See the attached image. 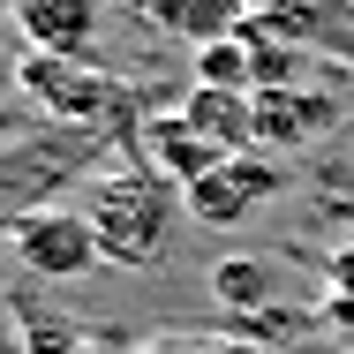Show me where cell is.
I'll list each match as a JSON object with an SVG mask.
<instances>
[{"instance_id":"8","label":"cell","mask_w":354,"mask_h":354,"mask_svg":"<svg viewBox=\"0 0 354 354\" xmlns=\"http://www.w3.org/2000/svg\"><path fill=\"white\" fill-rule=\"evenodd\" d=\"M30 53H91L106 30V0H15L8 15Z\"/></svg>"},{"instance_id":"13","label":"cell","mask_w":354,"mask_h":354,"mask_svg":"<svg viewBox=\"0 0 354 354\" xmlns=\"http://www.w3.org/2000/svg\"><path fill=\"white\" fill-rule=\"evenodd\" d=\"M324 279H332V301H324L317 317H324V324H354V234L324 257Z\"/></svg>"},{"instance_id":"4","label":"cell","mask_w":354,"mask_h":354,"mask_svg":"<svg viewBox=\"0 0 354 354\" xmlns=\"http://www.w3.org/2000/svg\"><path fill=\"white\" fill-rule=\"evenodd\" d=\"M279 189H286V166L272 151H234V158H218L212 174H196V181L181 189V204H189L196 226H212V234H241Z\"/></svg>"},{"instance_id":"11","label":"cell","mask_w":354,"mask_h":354,"mask_svg":"<svg viewBox=\"0 0 354 354\" xmlns=\"http://www.w3.org/2000/svg\"><path fill=\"white\" fill-rule=\"evenodd\" d=\"M151 15L166 30H181L189 46H212V38H226V30L249 23V0H151Z\"/></svg>"},{"instance_id":"1","label":"cell","mask_w":354,"mask_h":354,"mask_svg":"<svg viewBox=\"0 0 354 354\" xmlns=\"http://www.w3.org/2000/svg\"><path fill=\"white\" fill-rule=\"evenodd\" d=\"M83 218L98 234L106 264L151 272L166 257V241H174V218H189V204H181L174 174H158L143 151H129V158H113V166H98L83 181Z\"/></svg>"},{"instance_id":"7","label":"cell","mask_w":354,"mask_h":354,"mask_svg":"<svg viewBox=\"0 0 354 354\" xmlns=\"http://www.w3.org/2000/svg\"><path fill=\"white\" fill-rule=\"evenodd\" d=\"M136 151L151 158V166H158V174H174L181 189H189L196 174H212L218 158H234V151H218V143L204 136V129H196V121H189L181 106H158V113H143V129H136Z\"/></svg>"},{"instance_id":"6","label":"cell","mask_w":354,"mask_h":354,"mask_svg":"<svg viewBox=\"0 0 354 354\" xmlns=\"http://www.w3.org/2000/svg\"><path fill=\"white\" fill-rule=\"evenodd\" d=\"M347 121V98L339 91H317V83H279V91H257V151H309Z\"/></svg>"},{"instance_id":"10","label":"cell","mask_w":354,"mask_h":354,"mask_svg":"<svg viewBox=\"0 0 354 354\" xmlns=\"http://www.w3.org/2000/svg\"><path fill=\"white\" fill-rule=\"evenodd\" d=\"M212 301L234 309V317H264L279 301V264H264V257H218L212 264Z\"/></svg>"},{"instance_id":"9","label":"cell","mask_w":354,"mask_h":354,"mask_svg":"<svg viewBox=\"0 0 354 354\" xmlns=\"http://www.w3.org/2000/svg\"><path fill=\"white\" fill-rule=\"evenodd\" d=\"M181 113L218 143V151H257V91H218V83H189Z\"/></svg>"},{"instance_id":"5","label":"cell","mask_w":354,"mask_h":354,"mask_svg":"<svg viewBox=\"0 0 354 354\" xmlns=\"http://www.w3.org/2000/svg\"><path fill=\"white\" fill-rule=\"evenodd\" d=\"M8 249H15V264L30 272V279H91L98 264H106V249H98V234H91V218H83V204H38L30 218H15V234H8Z\"/></svg>"},{"instance_id":"12","label":"cell","mask_w":354,"mask_h":354,"mask_svg":"<svg viewBox=\"0 0 354 354\" xmlns=\"http://www.w3.org/2000/svg\"><path fill=\"white\" fill-rule=\"evenodd\" d=\"M196 83H218V91H257V53H249V30H226L212 46H196V61H189Z\"/></svg>"},{"instance_id":"15","label":"cell","mask_w":354,"mask_h":354,"mask_svg":"<svg viewBox=\"0 0 354 354\" xmlns=\"http://www.w3.org/2000/svg\"><path fill=\"white\" fill-rule=\"evenodd\" d=\"M0 15H15V0H0Z\"/></svg>"},{"instance_id":"16","label":"cell","mask_w":354,"mask_h":354,"mask_svg":"<svg viewBox=\"0 0 354 354\" xmlns=\"http://www.w3.org/2000/svg\"><path fill=\"white\" fill-rule=\"evenodd\" d=\"M347 354H354V347H347Z\"/></svg>"},{"instance_id":"3","label":"cell","mask_w":354,"mask_h":354,"mask_svg":"<svg viewBox=\"0 0 354 354\" xmlns=\"http://www.w3.org/2000/svg\"><path fill=\"white\" fill-rule=\"evenodd\" d=\"M106 166V129H38V136L0 143V241L15 234V218L53 204L68 181H91Z\"/></svg>"},{"instance_id":"2","label":"cell","mask_w":354,"mask_h":354,"mask_svg":"<svg viewBox=\"0 0 354 354\" xmlns=\"http://www.w3.org/2000/svg\"><path fill=\"white\" fill-rule=\"evenodd\" d=\"M15 98L61 129H106V136L136 113V83L106 75L91 53H30V46L15 61Z\"/></svg>"},{"instance_id":"14","label":"cell","mask_w":354,"mask_h":354,"mask_svg":"<svg viewBox=\"0 0 354 354\" xmlns=\"http://www.w3.org/2000/svg\"><path fill=\"white\" fill-rule=\"evenodd\" d=\"M212 354H272V347H257V339H234V347H212Z\"/></svg>"}]
</instances>
